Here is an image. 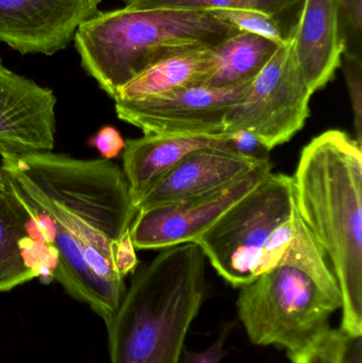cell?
<instances>
[{"mask_svg": "<svg viewBox=\"0 0 362 363\" xmlns=\"http://www.w3.org/2000/svg\"><path fill=\"white\" fill-rule=\"evenodd\" d=\"M1 164L23 196L50 218L57 252L53 279L108 323L127 292L115 251L137 213L123 169L108 160L52 151L1 157Z\"/></svg>", "mask_w": 362, "mask_h": 363, "instance_id": "obj_1", "label": "cell"}, {"mask_svg": "<svg viewBox=\"0 0 362 363\" xmlns=\"http://www.w3.org/2000/svg\"><path fill=\"white\" fill-rule=\"evenodd\" d=\"M361 147L329 130L304 147L293 177L298 211L333 264L349 338L362 334Z\"/></svg>", "mask_w": 362, "mask_h": 363, "instance_id": "obj_2", "label": "cell"}, {"mask_svg": "<svg viewBox=\"0 0 362 363\" xmlns=\"http://www.w3.org/2000/svg\"><path fill=\"white\" fill-rule=\"evenodd\" d=\"M197 243L161 250L134 275L106 323L111 363H182L187 333L206 296Z\"/></svg>", "mask_w": 362, "mask_h": 363, "instance_id": "obj_3", "label": "cell"}, {"mask_svg": "<svg viewBox=\"0 0 362 363\" xmlns=\"http://www.w3.org/2000/svg\"><path fill=\"white\" fill-rule=\"evenodd\" d=\"M240 32L210 10L136 9L98 12L74 34L85 72L114 99L153 64L174 53L218 46Z\"/></svg>", "mask_w": 362, "mask_h": 363, "instance_id": "obj_4", "label": "cell"}, {"mask_svg": "<svg viewBox=\"0 0 362 363\" xmlns=\"http://www.w3.org/2000/svg\"><path fill=\"white\" fill-rule=\"evenodd\" d=\"M302 223L293 177L271 172L196 243L227 283L242 288L284 264Z\"/></svg>", "mask_w": 362, "mask_h": 363, "instance_id": "obj_5", "label": "cell"}, {"mask_svg": "<svg viewBox=\"0 0 362 363\" xmlns=\"http://www.w3.org/2000/svg\"><path fill=\"white\" fill-rule=\"evenodd\" d=\"M341 298L325 291L310 275L278 266L240 288L238 318L251 342L301 351L329 328Z\"/></svg>", "mask_w": 362, "mask_h": 363, "instance_id": "obj_6", "label": "cell"}, {"mask_svg": "<svg viewBox=\"0 0 362 363\" xmlns=\"http://www.w3.org/2000/svg\"><path fill=\"white\" fill-rule=\"evenodd\" d=\"M312 96L287 36L225 115V133L247 132L266 150H272L303 129Z\"/></svg>", "mask_w": 362, "mask_h": 363, "instance_id": "obj_7", "label": "cell"}, {"mask_svg": "<svg viewBox=\"0 0 362 363\" xmlns=\"http://www.w3.org/2000/svg\"><path fill=\"white\" fill-rule=\"evenodd\" d=\"M271 174L269 160L223 187L140 209L130 234L136 250H163L196 241L234 204Z\"/></svg>", "mask_w": 362, "mask_h": 363, "instance_id": "obj_8", "label": "cell"}, {"mask_svg": "<svg viewBox=\"0 0 362 363\" xmlns=\"http://www.w3.org/2000/svg\"><path fill=\"white\" fill-rule=\"evenodd\" d=\"M251 81L222 89L191 85L148 99L115 101V110L145 135H216L225 133V115Z\"/></svg>", "mask_w": 362, "mask_h": 363, "instance_id": "obj_9", "label": "cell"}, {"mask_svg": "<svg viewBox=\"0 0 362 363\" xmlns=\"http://www.w3.org/2000/svg\"><path fill=\"white\" fill-rule=\"evenodd\" d=\"M102 0H0V42L21 55H52L99 12Z\"/></svg>", "mask_w": 362, "mask_h": 363, "instance_id": "obj_10", "label": "cell"}, {"mask_svg": "<svg viewBox=\"0 0 362 363\" xmlns=\"http://www.w3.org/2000/svg\"><path fill=\"white\" fill-rule=\"evenodd\" d=\"M55 106L50 89L15 74L0 60V157L52 151Z\"/></svg>", "mask_w": 362, "mask_h": 363, "instance_id": "obj_11", "label": "cell"}, {"mask_svg": "<svg viewBox=\"0 0 362 363\" xmlns=\"http://www.w3.org/2000/svg\"><path fill=\"white\" fill-rule=\"evenodd\" d=\"M266 160L221 147L191 151L145 194L137 211L223 187Z\"/></svg>", "mask_w": 362, "mask_h": 363, "instance_id": "obj_12", "label": "cell"}, {"mask_svg": "<svg viewBox=\"0 0 362 363\" xmlns=\"http://www.w3.org/2000/svg\"><path fill=\"white\" fill-rule=\"evenodd\" d=\"M300 72L314 95L327 86L342 64L339 0H303L297 23L288 34Z\"/></svg>", "mask_w": 362, "mask_h": 363, "instance_id": "obj_13", "label": "cell"}, {"mask_svg": "<svg viewBox=\"0 0 362 363\" xmlns=\"http://www.w3.org/2000/svg\"><path fill=\"white\" fill-rule=\"evenodd\" d=\"M205 147L237 151L231 133L208 136L145 135L127 140L123 151V172L136 211L145 194L176 163L191 151Z\"/></svg>", "mask_w": 362, "mask_h": 363, "instance_id": "obj_14", "label": "cell"}, {"mask_svg": "<svg viewBox=\"0 0 362 363\" xmlns=\"http://www.w3.org/2000/svg\"><path fill=\"white\" fill-rule=\"evenodd\" d=\"M213 65L212 48L198 47L169 55L121 87L114 101H135L200 85Z\"/></svg>", "mask_w": 362, "mask_h": 363, "instance_id": "obj_15", "label": "cell"}, {"mask_svg": "<svg viewBox=\"0 0 362 363\" xmlns=\"http://www.w3.org/2000/svg\"><path fill=\"white\" fill-rule=\"evenodd\" d=\"M281 45L256 34L240 31L213 47V65L202 86L222 89L253 80Z\"/></svg>", "mask_w": 362, "mask_h": 363, "instance_id": "obj_16", "label": "cell"}, {"mask_svg": "<svg viewBox=\"0 0 362 363\" xmlns=\"http://www.w3.org/2000/svg\"><path fill=\"white\" fill-rule=\"evenodd\" d=\"M30 213L16 192H0V292L36 279L26 264L21 241L29 235Z\"/></svg>", "mask_w": 362, "mask_h": 363, "instance_id": "obj_17", "label": "cell"}, {"mask_svg": "<svg viewBox=\"0 0 362 363\" xmlns=\"http://www.w3.org/2000/svg\"><path fill=\"white\" fill-rule=\"evenodd\" d=\"M125 6L136 9H187L232 10L248 9L276 17L299 6L303 0H123Z\"/></svg>", "mask_w": 362, "mask_h": 363, "instance_id": "obj_18", "label": "cell"}, {"mask_svg": "<svg viewBox=\"0 0 362 363\" xmlns=\"http://www.w3.org/2000/svg\"><path fill=\"white\" fill-rule=\"evenodd\" d=\"M210 11H212L218 18L237 28L239 31L263 36L278 45L284 44L287 40V36L283 33L278 18L267 13L248 9Z\"/></svg>", "mask_w": 362, "mask_h": 363, "instance_id": "obj_19", "label": "cell"}, {"mask_svg": "<svg viewBox=\"0 0 362 363\" xmlns=\"http://www.w3.org/2000/svg\"><path fill=\"white\" fill-rule=\"evenodd\" d=\"M349 337L329 328L301 351L288 353L291 363H344Z\"/></svg>", "mask_w": 362, "mask_h": 363, "instance_id": "obj_20", "label": "cell"}, {"mask_svg": "<svg viewBox=\"0 0 362 363\" xmlns=\"http://www.w3.org/2000/svg\"><path fill=\"white\" fill-rule=\"evenodd\" d=\"M344 78L352 104L354 118V140L362 146V60L361 55L344 50Z\"/></svg>", "mask_w": 362, "mask_h": 363, "instance_id": "obj_21", "label": "cell"}, {"mask_svg": "<svg viewBox=\"0 0 362 363\" xmlns=\"http://www.w3.org/2000/svg\"><path fill=\"white\" fill-rule=\"evenodd\" d=\"M346 50L361 55L362 0H339Z\"/></svg>", "mask_w": 362, "mask_h": 363, "instance_id": "obj_22", "label": "cell"}, {"mask_svg": "<svg viewBox=\"0 0 362 363\" xmlns=\"http://www.w3.org/2000/svg\"><path fill=\"white\" fill-rule=\"evenodd\" d=\"M89 144L98 150L102 159L111 161L123 153L125 140L116 128L106 125L89 140Z\"/></svg>", "mask_w": 362, "mask_h": 363, "instance_id": "obj_23", "label": "cell"}, {"mask_svg": "<svg viewBox=\"0 0 362 363\" xmlns=\"http://www.w3.org/2000/svg\"><path fill=\"white\" fill-rule=\"evenodd\" d=\"M115 266H116L117 272L123 279H125V277L131 273H135L137 269L138 258L130 230L121 237L117 245L116 251H115Z\"/></svg>", "mask_w": 362, "mask_h": 363, "instance_id": "obj_24", "label": "cell"}, {"mask_svg": "<svg viewBox=\"0 0 362 363\" xmlns=\"http://www.w3.org/2000/svg\"><path fill=\"white\" fill-rule=\"evenodd\" d=\"M232 328H233V323L227 324L217 340L204 352L196 353V352H191L185 349L184 353H183L182 363H220L222 359L225 345Z\"/></svg>", "mask_w": 362, "mask_h": 363, "instance_id": "obj_25", "label": "cell"}, {"mask_svg": "<svg viewBox=\"0 0 362 363\" xmlns=\"http://www.w3.org/2000/svg\"><path fill=\"white\" fill-rule=\"evenodd\" d=\"M361 337L349 339L344 363H362Z\"/></svg>", "mask_w": 362, "mask_h": 363, "instance_id": "obj_26", "label": "cell"}, {"mask_svg": "<svg viewBox=\"0 0 362 363\" xmlns=\"http://www.w3.org/2000/svg\"><path fill=\"white\" fill-rule=\"evenodd\" d=\"M8 189H10V179H9L8 172L0 163V192L6 191Z\"/></svg>", "mask_w": 362, "mask_h": 363, "instance_id": "obj_27", "label": "cell"}]
</instances>
